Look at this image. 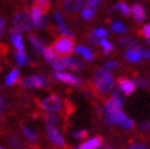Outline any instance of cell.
I'll use <instances>...</instances> for the list:
<instances>
[{
	"mask_svg": "<svg viewBox=\"0 0 150 149\" xmlns=\"http://www.w3.org/2000/svg\"><path fill=\"white\" fill-rule=\"evenodd\" d=\"M4 105H5V104H4V100H3L1 96H0V110H1V109L4 108Z\"/></svg>",
	"mask_w": 150,
	"mask_h": 149,
	"instance_id": "obj_42",
	"label": "cell"
},
{
	"mask_svg": "<svg viewBox=\"0 0 150 149\" xmlns=\"http://www.w3.org/2000/svg\"><path fill=\"white\" fill-rule=\"evenodd\" d=\"M11 34V40L13 43V45L16 47L17 50H23V43H22V38H21V34L17 29H11L10 31Z\"/></svg>",
	"mask_w": 150,
	"mask_h": 149,
	"instance_id": "obj_16",
	"label": "cell"
},
{
	"mask_svg": "<svg viewBox=\"0 0 150 149\" xmlns=\"http://www.w3.org/2000/svg\"><path fill=\"white\" fill-rule=\"evenodd\" d=\"M10 140H11V144H12L13 147H17V145L20 144V142H18V139H17V138H11Z\"/></svg>",
	"mask_w": 150,
	"mask_h": 149,
	"instance_id": "obj_40",
	"label": "cell"
},
{
	"mask_svg": "<svg viewBox=\"0 0 150 149\" xmlns=\"http://www.w3.org/2000/svg\"><path fill=\"white\" fill-rule=\"evenodd\" d=\"M99 1L100 0H87V4H88V7H91V9H96V6L99 5Z\"/></svg>",
	"mask_w": 150,
	"mask_h": 149,
	"instance_id": "obj_34",
	"label": "cell"
},
{
	"mask_svg": "<svg viewBox=\"0 0 150 149\" xmlns=\"http://www.w3.org/2000/svg\"><path fill=\"white\" fill-rule=\"evenodd\" d=\"M129 149H144V148L142 147V145H133V147H131Z\"/></svg>",
	"mask_w": 150,
	"mask_h": 149,
	"instance_id": "obj_44",
	"label": "cell"
},
{
	"mask_svg": "<svg viewBox=\"0 0 150 149\" xmlns=\"http://www.w3.org/2000/svg\"><path fill=\"white\" fill-rule=\"evenodd\" d=\"M111 29L114 32H116V33H125L126 31H127V27L123 25V23H121V22H114V23L111 25Z\"/></svg>",
	"mask_w": 150,
	"mask_h": 149,
	"instance_id": "obj_25",
	"label": "cell"
},
{
	"mask_svg": "<svg viewBox=\"0 0 150 149\" xmlns=\"http://www.w3.org/2000/svg\"><path fill=\"white\" fill-rule=\"evenodd\" d=\"M89 39H91V43H93V44H96V38H95V35L93 34V35H91V37H89Z\"/></svg>",
	"mask_w": 150,
	"mask_h": 149,
	"instance_id": "obj_41",
	"label": "cell"
},
{
	"mask_svg": "<svg viewBox=\"0 0 150 149\" xmlns=\"http://www.w3.org/2000/svg\"><path fill=\"white\" fill-rule=\"evenodd\" d=\"M18 149H25V148H18Z\"/></svg>",
	"mask_w": 150,
	"mask_h": 149,
	"instance_id": "obj_46",
	"label": "cell"
},
{
	"mask_svg": "<svg viewBox=\"0 0 150 149\" xmlns=\"http://www.w3.org/2000/svg\"><path fill=\"white\" fill-rule=\"evenodd\" d=\"M13 25L17 31H31L33 27L31 16H29V13H27L26 11H20L15 15Z\"/></svg>",
	"mask_w": 150,
	"mask_h": 149,
	"instance_id": "obj_4",
	"label": "cell"
},
{
	"mask_svg": "<svg viewBox=\"0 0 150 149\" xmlns=\"http://www.w3.org/2000/svg\"><path fill=\"white\" fill-rule=\"evenodd\" d=\"M51 66H52V69H54L55 71L57 72H61V70H64L66 67V62H65V59H54V60L51 61Z\"/></svg>",
	"mask_w": 150,
	"mask_h": 149,
	"instance_id": "obj_19",
	"label": "cell"
},
{
	"mask_svg": "<svg viewBox=\"0 0 150 149\" xmlns=\"http://www.w3.org/2000/svg\"><path fill=\"white\" fill-rule=\"evenodd\" d=\"M42 53H43L44 59H45L48 62H51L55 59V53H54V50H52L51 48H44Z\"/></svg>",
	"mask_w": 150,
	"mask_h": 149,
	"instance_id": "obj_23",
	"label": "cell"
},
{
	"mask_svg": "<svg viewBox=\"0 0 150 149\" xmlns=\"http://www.w3.org/2000/svg\"><path fill=\"white\" fill-rule=\"evenodd\" d=\"M55 78L59 81L65 82V83H69V84H78L79 83V79L76 76L70 74V73H65V72H56Z\"/></svg>",
	"mask_w": 150,
	"mask_h": 149,
	"instance_id": "obj_13",
	"label": "cell"
},
{
	"mask_svg": "<svg viewBox=\"0 0 150 149\" xmlns=\"http://www.w3.org/2000/svg\"><path fill=\"white\" fill-rule=\"evenodd\" d=\"M143 57H149V50H146V51H143Z\"/></svg>",
	"mask_w": 150,
	"mask_h": 149,
	"instance_id": "obj_45",
	"label": "cell"
},
{
	"mask_svg": "<svg viewBox=\"0 0 150 149\" xmlns=\"http://www.w3.org/2000/svg\"><path fill=\"white\" fill-rule=\"evenodd\" d=\"M29 40H31V43H32V45L34 47V49L37 50V51H43V49H44V44L37 38L35 35H29Z\"/></svg>",
	"mask_w": 150,
	"mask_h": 149,
	"instance_id": "obj_22",
	"label": "cell"
},
{
	"mask_svg": "<svg viewBox=\"0 0 150 149\" xmlns=\"http://www.w3.org/2000/svg\"><path fill=\"white\" fill-rule=\"evenodd\" d=\"M0 149H3V148H0Z\"/></svg>",
	"mask_w": 150,
	"mask_h": 149,
	"instance_id": "obj_47",
	"label": "cell"
},
{
	"mask_svg": "<svg viewBox=\"0 0 150 149\" xmlns=\"http://www.w3.org/2000/svg\"><path fill=\"white\" fill-rule=\"evenodd\" d=\"M87 136H88V131L87 130H82V131H78V132H74L73 133V137L74 138H78V139L86 138Z\"/></svg>",
	"mask_w": 150,
	"mask_h": 149,
	"instance_id": "obj_32",
	"label": "cell"
},
{
	"mask_svg": "<svg viewBox=\"0 0 150 149\" xmlns=\"http://www.w3.org/2000/svg\"><path fill=\"white\" fill-rule=\"evenodd\" d=\"M54 17H55V20H56V22H57V26L65 25V23H64V20H62V16H61V15H60V13L55 12V13H54Z\"/></svg>",
	"mask_w": 150,
	"mask_h": 149,
	"instance_id": "obj_35",
	"label": "cell"
},
{
	"mask_svg": "<svg viewBox=\"0 0 150 149\" xmlns=\"http://www.w3.org/2000/svg\"><path fill=\"white\" fill-rule=\"evenodd\" d=\"M45 118H47V121H49V125L59 122V117H57V115L55 113H48L45 115Z\"/></svg>",
	"mask_w": 150,
	"mask_h": 149,
	"instance_id": "obj_28",
	"label": "cell"
},
{
	"mask_svg": "<svg viewBox=\"0 0 150 149\" xmlns=\"http://www.w3.org/2000/svg\"><path fill=\"white\" fill-rule=\"evenodd\" d=\"M17 79H18V70L17 69H13L10 72L9 76L6 77V84L7 86H12V84L16 83Z\"/></svg>",
	"mask_w": 150,
	"mask_h": 149,
	"instance_id": "obj_20",
	"label": "cell"
},
{
	"mask_svg": "<svg viewBox=\"0 0 150 149\" xmlns=\"http://www.w3.org/2000/svg\"><path fill=\"white\" fill-rule=\"evenodd\" d=\"M76 53H78V54H81L82 56L84 57V60H87V61H92L93 59H94V54L92 53V50H89L88 48H86V47H82V45H79V47H77L76 48Z\"/></svg>",
	"mask_w": 150,
	"mask_h": 149,
	"instance_id": "obj_17",
	"label": "cell"
},
{
	"mask_svg": "<svg viewBox=\"0 0 150 149\" xmlns=\"http://www.w3.org/2000/svg\"><path fill=\"white\" fill-rule=\"evenodd\" d=\"M95 13V10L94 9H91V7H86V9L82 11V17H83L84 20H91L93 18Z\"/></svg>",
	"mask_w": 150,
	"mask_h": 149,
	"instance_id": "obj_26",
	"label": "cell"
},
{
	"mask_svg": "<svg viewBox=\"0 0 150 149\" xmlns=\"http://www.w3.org/2000/svg\"><path fill=\"white\" fill-rule=\"evenodd\" d=\"M120 43L123 44V45H132V44H133V42H132L131 39H127V38L121 39V40H120Z\"/></svg>",
	"mask_w": 150,
	"mask_h": 149,
	"instance_id": "obj_37",
	"label": "cell"
},
{
	"mask_svg": "<svg viewBox=\"0 0 150 149\" xmlns=\"http://www.w3.org/2000/svg\"><path fill=\"white\" fill-rule=\"evenodd\" d=\"M105 111H106V123L114 125L116 116L118 115V113L122 111V101L117 94H114L112 98L106 101Z\"/></svg>",
	"mask_w": 150,
	"mask_h": 149,
	"instance_id": "obj_2",
	"label": "cell"
},
{
	"mask_svg": "<svg viewBox=\"0 0 150 149\" xmlns=\"http://www.w3.org/2000/svg\"><path fill=\"white\" fill-rule=\"evenodd\" d=\"M137 84L140 87H146L148 86V82L145 79H137Z\"/></svg>",
	"mask_w": 150,
	"mask_h": 149,
	"instance_id": "obj_38",
	"label": "cell"
},
{
	"mask_svg": "<svg viewBox=\"0 0 150 149\" xmlns=\"http://www.w3.org/2000/svg\"><path fill=\"white\" fill-rule=\"evenodd\" d=\"M117 66H118L117 62H115V61H109V62H106V65H105V67H106L108 70H112V69H116Z\"/></svg>",
	"mask_w": 150,
	"mask_h": 149,
	"instance_id": "obj_36",
	"label": "cell"
},
{
	"mask_svg": "<svg viewBox=\"0 0 150 149\" xmlns=\"http://www.w3.org/2000/svg\"><path fill=\"white\" fill-rule=\"evenodd\" d=\"M116 9H118L120 11H121V13L125 15V16H127V15L129 13V7L127 6V4H125V3L117 4V5H116Z\"/></svg>",
	"mask_w": 150,
	"mask_h": 149,
	"instance_id": "obj_29",
	"label": "cell"
},
{
	"mask_svg": "<svg viewBox=\"0 0 150 149\" xmlns=\"http://www.w3.org/2000/svg\"><path fill=\"white\" fill-rule=\"evenodd\" d=\"M15 56H16V60H17L18 65L22 66V65H26L27 64L28 59H27V55H26V53H25L23 50H17L16 51V55H15Z\"/></svg>",
	"mask_w": 150,
	"mask_h": 149,
	"instance_id": "obj_24",
	"label": "cell"
},
{
	"mask_svg": "<svg viewBox=\"0 0 150 149\" xmlns=\"http://www.w3.org/2000/svg\"><path fill=\"white\" fill-rule=\"evenodd\" d=\"M47 135H48V138H49L54 144H56L57 147H65V145H66L62 136L60 135L59 131H57L52 125H48V126H47Z\"/></svg>",
	"mask_w": 150,
	"mask_h": 149,
	"instance_id": "obj_7",
	"label": "cell"
},
{
	"mask_svg": "<svg viewBox=\"0 0 150 149\" xmlns=\"http://www.w3.org/2000/svg\"><path fill=\"white\" fill-rule=\"evenodd\" d=\"M31 20H32V25L35 26V27H43L44 23H45V17H44V13L37 6L32 7Z\"/></svg>",
	"mask_w": 150,
	"mask_h": 149,
	"instance_id": "obj_8",
	"label": "cell"
},
{
	"mask_svg": "<svg viewBox=\"0 0 150 149\" xmlns=\"http://www.w3.org/2000/svg\"><path fill=\"white\" fill-rule=\"evenodd\" d=\"M52 50L54 53L60 56H69L74 50V42L69 37H60V38L52 44Z\"/></svg>",
	"mask_w": 150,
	"mask_h": 149,
	"instance_id": "obj_3",
	"label": "cell"
},
{
	"mask_svg": "<svg viewBox=\"0 0 150 149\" xmlns=\"http://www.w3.org/2000/svg\"><path fill=\"white\" fill-rule=\"evenodd\" d=\"M94 86L98 89V92L103 94L110 92L114 87V77H112L111 72L105 69L98 70L94 77Z\"/></svg>",
	"mask_w": 150,
	"mask_h": 149,
	"instance_id": "obj_1",
	"label": "cell"
},
{
	"mask_svg": "<svg viewBox=\"0 0 150 149\" xmlns=\"http://www.w3.org/2000/svg\"><path fill=\"white\" fill-rule=\"evenodd\" d=\"M101 143H103V138L100 136H98V137L92 138L91 140H88V142H84L83 144H81L77 149H95V148L100 147Z\"/></svg>",
	"mask_w": 150,
	"mask_h": 149,
	"instance_id": "obj_14",
	"label": "cell"
},
{
	"mask_svg": "<svg viewBox=\"0 0 150 149\" xmlns=\"http://www.w3.org/2000/svg\"><path fill=\"white\" fill-rule=\"evenodd\" d=\"M84 0H64V7L67 12H76L83 7Z\"/></svg>",
	"mask_w": 150,
	"mask_h": 149,
	"instance_id": "obj_10",
	"label": "cell"
},
{
	"mask_svg": "<svg viewBox=\"0 0 150 149\" xmlns=\"http://www.w3.org/2000/svg\"><path fill=\"white\" fill-rule=\"evenodd\" d=\"M142 34H143V37L146 39V42H149L148 39L150 38V25H145L143 27V29H142Z\"/></svg>",
	"mask_w": 150,
	"mask_h": 149,
	"instance_id": "obj_33",
	"label": "cell"
},
{
	"mask_svg": "<svg viewBox=\"0 0 150 149\" xmlns=\"http://www.w3.org/2000/svg\"><path fill=\"white\" fill-rule=\"evenodd\" d=\"M34 1H35V6L38 7L43 13H45L49 10V7H50V1L49 0H34Z\"/></svg>",
	"mask_w": 150,
	"mask_h": 149,
	"instance_id": "obj_21",
	"label": "cell"
},
{
	"mask_svg": "<svg viewBox=\"0 0 150 149\" xmlns=\"http://www.w3.org/2000/svg\"><path fill=\"white\" fill-rule=\"evenodd\" d=\"M99 43H100V45L104 48V51H105V53H106V54H108V53H110V51L112 50V44H111V43H110V42H109L106 38L101 39Z\"/></svg>",
	"mask_w": 150,
	"mask_h": 149,
	"instance_id": "obj_27",
	"label": "cell"
},
{
	"mask_svg": "<svg viewBox=\"0 0 150 149\" xmlns=\"http://www.w3.org/2000/svg\"><path fill=\"white\" fill-rule=\"evenodd\" d=\"M48 82L40 76H31L27 77L21 82V86L23 88H40L43 86H47Z\"/></svg>",
	"mask_w": 150,
	"mask_h": 149,
	"instance_id": "obj_6",
	"label": "cell"
},
{
	"mask_svg": "<svg viewBox=\"0 0 150 149\" xmlns=\"http://www.w3.org/2000/svg\"><path fill=\"white\" fill-rule=\"evenodd\" d=\"M129 12H132L134 20L137 22H142V21L145 20V11L140 5H133L132 9L129 10Z\"/></svg>",
	"mask_w": 150,
	"mask_h": 149,
	"instance_id": "obj_15",
	"label": "cell"
},
{
	"mask_svg": "<svg viewBox=\"0 0 150 149\" xmlns=\"http://www.w3.org/2000/svg\"><path fill=\"white\" fill-rule=\"evenodd\" d=\"M142 127H143V130L145 131V130H148V127H149V123L146 122V123H142Z\"/></svg>",
	"mask_w": 150,
	"mask_h": 149,
	"instance_id": "obj_43",
	"label": "cell"
},
{
	"mask_svg": "<svg viewBox=\"0 0 150 149\" xmlns=\"http://www.w3.org/2000/svg\"><path fill=\"white\" fill-rule=\"evenodd\" d=\"M115 122H117L120 126H121V127H123L126 130H131V128L134 127V122L132 121V118H129L127 115H125L122 111H121V113H118V115L116 116Z\"/></svg>",
	"mask_w": 150,
	"mask_h": 149,
	"instance_id": "obj_11",
	"label": "cell"
},
{
	"mask_svg": "<svg viewBox=\"0 0 150 149\" xmlns=\"http://www.w3.org/2000/svg\"><path fill=\"white\" fill-rule=\"evenodd\" d=\"M118 88L125 93V94H132L136 89V83L132 82L128 78H118Z\"/></svg>",
	"mask_w": 150,
	"mask_h": 149,
	"instance_id": "obj_9",
	"label": "cell"
},
{
	"mask_svg": "<svg viewBox=\"0 0 150 149\" xmlns=\"http://www.w3.org/2000/svg\"><path fill=\"white\" fill-rule=\"evenodd\" d=\"M65 62H66V67H69L71 70H81L82 69V64L79 60L74 57H70V59H65Z\"/></svg>",
	"mask_w": 150,
	"mask_h": 149,
	"instance_id": "obj_18",
	"label": "cell"
},
{
	"mask_svg": "<svg viewBox=\"0 0 150 149\" xmlns=\"http://www.w3.org/2000/svg\"><path fill=\"white\" fill-rule=\"evenodd\" d=\"M143 57V50H142L139 47H134L131 48L126 53V59L131 62H137L140 59Z\"/></svg>",
	"mask_w": 150,
	"mask_h": 149,
	"instance_id": "obj_12",
	"label": "cell"
},
{
	"mask_svg": "<svg viewBox=\"0 0 150 149\" xmlns=\"http://www.w3.org/2000/svg\"><path fill=\"white\" fill-rule=\"evenodd\" d=\"M4 26H5V21L3 18H0V35L4 32Z\"/></svg>",
	"mask_w": 150,
	"mask_h": 149,
	"instance_id": "obj_39",
	"label": "cell"
},
{
	"mask_svg": "<svg viewBox=\"0 0 150 149\" xmlns=\"http://www.w3.org/2000/svg\"><path fill=\"white\" fill-rule=\"evenodd\" d=\"M94 35H95V38H106V35H108V32L105 31L104 28H98V29H95V32H94Z\"/></svg>",
	"mask_w": 150,
	"mask_h": 149,
	"instance_id": "obj_31",
	"label": "cell"
},
{
	"mask_svg": "<svg viewBox=\"0 0 150 149\" xmlns=\"http://www.w3.org/2000/svg\"><path fill=\"white\" fill-rule=\"evenodd\" d=\"M23 133H25V136L28 138V140H34L37 138V135L31 130V128H28V127H25L23 128Z\"/></svg>",
	"mask_w": 150,
	"mask_h": 149,
	"instance_id": "obj_30",
	"label": "cell"
},
{
	"mask_svg": "<svg viewBox=\"0 0 150 149\" xmlns=\"http://www.w3.org/2000/svg\"><path fill=\"white\" fill-rule=\"evenodd\" d=\"M39 106L44 110L49 111V113H56V111L62 109V103L61 99L59 98L57 95H50L47 99H44L39 103Z\"/></svg>",
	"mask_w": 150,
	"mask_h": 149,
	"instance_id": "obj_5",
	"label": "cell"
}]
</instances>
